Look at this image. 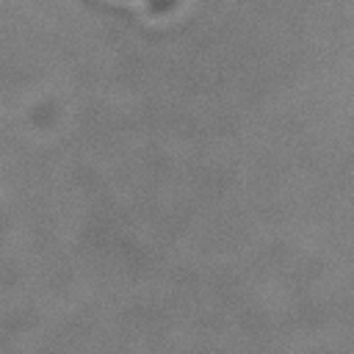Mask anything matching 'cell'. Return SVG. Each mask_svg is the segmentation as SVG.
<instances>
[]
</instances>
